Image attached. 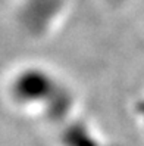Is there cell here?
I'll list each match as a JSON object with an SVG mask.
<instances>
[{"label": "cell", "mask_w": 144, "mask_h": 146, "mask_svg": "<svg viewBox=\"0 0 144 146\" xmlns=\"http://www.w3.org/2000/svg\"><path fill=\"white\" fill-rule=\"evenodd\" d=\"M62 146H100L93 131L78 119H68L62 124L59 133Z\"/></svg>", "instance_id": "3957f363"}, {"label": "cell", "mask_w": 144, "mask_h": 146, "mask_svg": "<svg viewBox=\"0 0 144 146\" xmlns=\"http://www.w3.org/2000/svg\"><path fill=\"white\" fill-rule=\"evenodd\" d=\"M15 99L24 105H36L44 109L53 123H66L71 118L74 98L65 86L52 74L38 68H28L16 75L12 84Z\"/></svg>", "instance_id": "6da1fadb"}, {"label": "cell", "mask_w": 144, "mask_h": 146, "mask_svg": "<svg viewBox=\"0 0 144 146\" xmlns=\"http://www.w3.org/2000/svg\"><path fill=\"white\" fill-rule=\"evenodd\" d=\"M62 7L63 0H27L21 11V21L30 33L41 34L52 27Z\"/></svg>", "instance_id": "7a4b0ae2"}, {"label": "cell", "mask_w": 144, "mask_h": 146, "mask_svg": "<svg viewBox=\"0 0 144 146\" xmlns=\"http://www.w3.org/2000/svg\"><path fill=\"white\" fill-rule=\"evenodd\" d=\"M109 2H112V3H122V2H125V0H109Z\"/></svg>", "instance_id": "277c9868"}]
</instances>
